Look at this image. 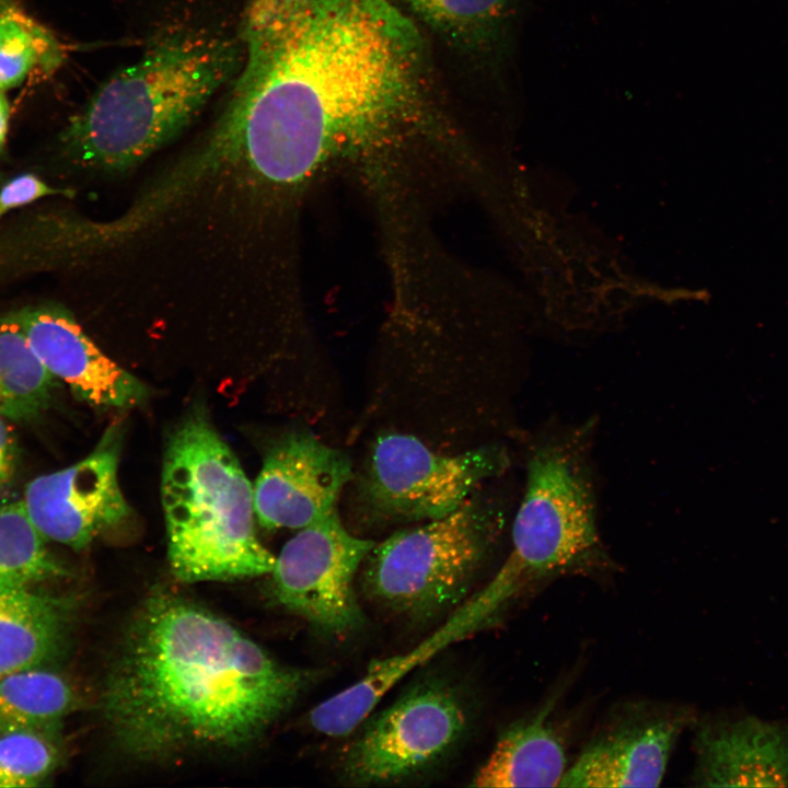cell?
Listing matches in <instances>:
<instances>
[{
    "instance_id": "cell-1",
    "label": "cell",
    "mask_w": 788,
    "mask_h": 788,
    "mask_svg": "<svg viewBox=\"0 0 788 788\" xmlns=\"http://www.w3.org/2000/svg\"><path fill=\"white\" fill-rule=\"evenodd\" d=\"M223 134L269 182L441 135L418 25L395 0H248Z\"/></svg>"
},
{
    "instance_id": "cell-2",
    "label": "cell",
    "mask_w": 788,
    "mask_h": 788,
    "mask_svg": "<svg viewBox=\"0 0 788 788\" xmlns=\"http://www.w3.org/2000/svg\"><path fill=\"white\" fill-rule=\"evenodd\" d=\"M311 681L227 619L158 588L123 631L102 709L123 753L160 762L253 744Z\"/></svg>"
},
{
    "instance_id": "cell-3",
    "label": "cell",
    "mask_w": 788,
    "mask_h": 788,
    "mask_svg": "<svg viewBox=\"0 0 788 788\" xmlns=\"http://www.w3.org/2000/svg\"><path fill=\"white\" fill-rule=\"evenodd\" d=\"M242 59L240 39L206 28L159 36L97 89L62 141L88 165L131 166L182 131L236 76Z\"/></svg>"
},
{
    "instance_id": "cell-4",
    "label": "cell",
    "mask_w": 788,
    "mask_h": 788,
    "mask_svg": "<svg viewBox=\"0 0 788 788\" xmlns=\"http://www.w3.org/2000/svg\"><path fill=\"white\" fill-rule=\"evenodd\" d=\"M161 500L169 564L177 580L229 581L274 569L276 556L256 536L253 487L200 409L169 438Z\"/></svg>"
},
{
    "instance_id": "cell-5",
    "label": "cell",
    "mask_w": 788,
    "mask_h": 788,
    "mask_svg": "<svg viewBox=\"0 0 788 788\" xmlns=\"http://www.w3.org/2000/svg\"><path fill=\"white\" fill-rule=\"evenodd\" d=\"M588 426L542 438L531 448L525 486L511 528V551L494 576L514 600L558 576L610 564L598 524Z\"/></svg>"
},
{
    "instance_id": "cell-6",
    "label": "cell",
    "mask_w": 788,
    "mask_h": 788,
    "mask_svg": "<svg viewBox=\"0 0 788 788\" xmlns=\"http://www.w3.org/2000/svg\"><path fill=\"white\" fill-rule=\"evenodd\" d=\"M502 529L499 507L472 497L448 515L374 544L363 561V590L395 613L433 617L464 601Z\"/></svg>"
},
{
    "instance_id": "cell-7",
    "label": "cell",
    "mask_w": 788,
    "mask_h": 788,
    "mask_svg": "<svg viewBox=\"0 0 788 788\" xmlns=\"http://www.w3.org/2000/svg\"><path fill=\"white\" fill-rule=\"evenodd\" d=\"M508 465V453L499 445L448 455L414 436L385 433L371 448L358 489L361 508L381 523L438 519L462 507Z\"/></svg>"
},
{
    "instance_id": "cell-8",
    "label": "cell",
    "mask_w": 788,
    "mask_h": 788,
    "mask_svg": "<svg viewBox=\"0 0 788 788\" xmlns=\"http://www.w3.org/2000/svg\"><path fill=\"white\" fill-rule=\"evenodd\" d=\"M374 544L350 534L337 511L299 530L276 557L270 572L274 600L324 635L357 630L363 615L355 578Z\"/></svg>"
},
{
    "instance_id": "cell-9",
    "label": "cell",
    "mask_w": 788,
    "mask_h": 788,
    "mask_svg": "<svg viewBox=\"0 0 788 788\" xmlns=\"http://www.w3.org/2000/svg\"><path fill=\"white\" fill-rule=\"evenodd\" d=\"M466 725V710L451 687L417 685L366 725L343 756V773L356 785L412 776L441 758Z\"/></svg>"
},
{
    "instance_id": "cell-10",
    "label": "cell",
    "mask_w": 788,
    "mask_h": 788,
    "mask_svg": "<svg viewBox=\"0 0 788 788\" xmlns=\"http://www.w3.org/2000/svg\"><path fill=\"white\" fill-rule=\"evenodd\" d=\"M694 720L683 706L624 704L599 727L559 787H658L681 734Z\"/></svg>"
},
{
    "instance_id": "cell-11",
    "label": "cell",
    "mask_w": 788,
    "mask_h": 788,
    "mask_svg": "<svg viewBox=\"0 0 788 788\" xmlns=\"http://www.w3.org/2000/svg\"><path fill=\"white\" fill-rule=\"evenodd\" d=\"M121 439L113 426L88 456L27 484L22 501L47 541L80 551L130 515L118 480Z\"/></svg>"
},
{
    "instance_id": "cell-12",
    "label": "cell",
    "mask_w": 788,
    "mask_h": 788,
    "mask_svg": "<svg viewBox=\"0 0 788 788\" xmlns=\"http://www.w3.org/2000/svg\"><path fill=\"white\" fill-rule=\"evenodd\" d=\"M352 477L341 451L308 432H292L267 452L253 487L254 511L267 530H301L334 512Z\"/></svg>"
},
{
    "instance_id": "cell-13",
    "label": "cell",
    "mask_w": 788,
    "mask_h": 788,
    "mask_svg": "<svg viewBox=\"0 0 788 788\" xmlns=\"http://www.w3.org/2000/svg\"><path fill=\"white\" fill-rule=\"evenodd\" d=\"M4 320L21 329L47 370L86 403L129 408L147 398L146 385L100 350L62 310L26 308Z\"/></svg>"
},
{
    "instance_id": "cell-14",
    "label": "cell",
    "mask_w": 788,
    "mask_h": 788,
    "mask_svg": "<svg viewBox=\"0 0 788 788\" xmlns=\"http://www.w3.org/2000/svg\"><path fill=\"white\" fill-rule=\"evenodd\" d=\"M503 610L499 593L488 582L464 600L447 622L418 646L402 654L373 660L359 681L315 706L309 714L311 727L329 737L351 733L406 674L490 625Z\"/></svg>"
},
{
    "instance_id": "cell-15",
    "label": "cell",
    "mask_w": 788,
    "mask_h": 788,
    "mask_svg": "<svg viewBox=\"0 0 788 788\" xmlns=\"http://www.w3.org/2000/svg\"><path fill=\"white\" fill-rule=\"evenodd\" d=\"M693 780L700 787H788V722L756 717L698 725Z\"/></svg>"
},
{
    "instance_id": "cell-16",
    "label": "cell",
    "mask_w": 788,
    "mask_h": 788,
    "mask_svg": "<svg viewBox=\"0 0 788 788\" xmlns=\"http://www.w3.org/2000/svg\"><path fill=\"white\" fill-rule=\"evenodd\" d=\"M73 605L70 598L0 581V676L61 657Z\"/></svg>"
},
{
    "instance_id": "cell-17",
    "label": "cell",
    "mask_w": 788,
    "mask_h": 788,
    "mask_svg": "<svg viewBox=\"0 0 788 788\" xmlns=\"http://www.w3.org/2000/svg\"><path fill=\"white\" fill-rule=\"evenodd\" d=\"M448 47L498 71L513 45L520 0H395Z\"/></svg>"
},
{
    "instance_id": "cell-18",
    "label": "cell",
    "mask_w": 788,
    "mask_h": 788,
    "mask_svg": "<svg viewBox=\"0 0 788 788\" xmlns=\"http://www.w3.org/2000/svg\"><path fill=\"white\" fill-rule=\"evenodd\" d=\"M548 702L507 729L471 786L482 788L559 787L568 769L566 744Z\"/></svg>"
},
{
    "instance_id": "cell-19",
    "label": "cell",
    "mask_w": 788,
    "mask_h": 788,
    "mask_svg": "<svg viewBox=\"0 0 788 788\" xmlns=\"http://www.w3.org/2000/svg\"><path fill=\"white\" fill-rule=\"evenodd\" d=\"M73 684L47 667L0 676V732L56 730L61 719L78 707Z\"/></svg>"
},
{
    "instance_id": "cell-20",
    "label": "cell",
    "mask_w": 788,
    "mask_h": 788,
    "mask_svg": "<svg viewBox=\"0 0 788 788\" xmlns=\"http://www.w3.org/2000/svg\"><path fill=\"white\" fill-rule=\"evenodd\" d=\"M57 379L36 356L12 322L0 323V413L5 419L28 421L50 404Z\"/></svg>"
},
{
    "instance_id": "cell-21",
    "label": "cell",
    "mask_w": 788,
    "mask_h": 788,
    "mask_svg": "<svg viewBox=\"0 0 788 788\" xmlns=\"http://www.w3.org/2000/svg\"><path fill=\"white\" fill-rule=\"evenodd\" d=\"M23 501L0 503V581L33 587L66 576Z\"/></svg>"
},
{
    "instance_id": "cell-22",
    "label": "cell",
    "mask_w": 788,
    "mask_h": 788,
    "mask_svg": "<svg viewBox=\"0 0 788 788\" xmlns=\"http://www.w3.org/2000/svg\"><path fill=\"white\" fill-rule=\"evenodd\" d=\"M63 53L42 25L11 4L0 12V91L20 85L37 67L56 69Z\"/></svg>"
},
{
    "instance_id": "cell-23",
    "label": "cell",
    "mask_w": 788,
    "mask_h": 788,
    "mask_svg": "<svg viewBox=\"0 0 788 788\" xmlns=\"http://www.w3.org/2000/svg\"><path fill=\"white\" fill-rule=\"evenodd\" d=\"M56 730L0 732V788L36 787L60 765Z\"/></svg>"
},
{
    "instance_id": "cell-24",
    "label": "cell",
    "mask_w": 788,
    "mask_h": 788,
    "mask_svg": "<svg viewBox=\"0 0 788 788\" xmlns=\"http://www.w3.org/2000/svg\"><path fill=\"white\" fill-rule=\"evenodd\" d=\"M69 194L68 190L49 186L35 174L15 176L0 189V218L14 208L31 204L39 198Z\"/></svg>"
},
{
    "instance_id": "cell-25",
    "label": "cell",
    "mask_w": 788,
    "mask_h": 788,
    "mask_svg": "<svg viewBox=\"0 0 788 788\" xmlns=\"http://www.w3.org/2000/svg\"><path fill=\"white\" fill-rule=\"evenodd\" d=\"M0 413V494L12 483L18 462L14 439Z\"/></svg>"
},
{
    "instance_id": "cell-26",
    "label": "cell",
    "mask_w": 788,
    "mask_h": 788,
    "mask_svg": "<svg viewBox=\"0 0 788 788\" xmlns=\"http://www.w3.org/2000/svg\"><path fill=\"white\" fill-rule=\"evenodd\" d=\"M9 118L10 105L3 91H0V151L3 149L7 140Z\"/></svg>"
},
{
    "instance_id": "cell-27",
    "label": "cell",
    "mask_w": 788,
    "mask_h": 788,
    "mask_svg": "<svg viewBox=\"0 0 788 788\" xmlns=\"http://www.w3.org/2000/svg\"><path fill=\"white\" fill-rule=\"evenodd\" d=\"M10 5V0H0V12Z\"/></svg>"
}]
</instances>
